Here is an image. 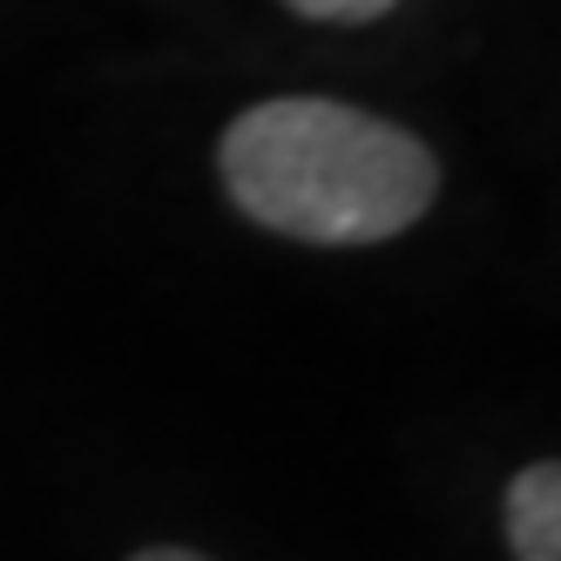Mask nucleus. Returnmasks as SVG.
<instances>
[{"label": "nucleus", "instance_id": "obj_1", "mask_svg": "<svg viewBox=\"0 0 561 561\" xmlns=\"http://www.w3.org/2000/svg\"><path fill=\"white\" fill-rule=\"evenodd\" d=\"M217 176L237 217L311 251H373L407 237L439 196V156L373 108L271 95L230 115Z\"/></svg>", "mask_w": 561, "mask_h": 561}, {"label": "nucleus", "instance_id": "obj_2", "mask_svg": "<svg viewBox=\"0 0 561 561\" xmlns=\"http://www.w3.org/2000/svg\"><path fill=\"white\" fill-rule=\"evenodd\" d=\"M507 548L514 561H561V467L554 460H528L507 480Z\"/></svg>", "mask_w": 561, "mask_h": 561}, {"label": "nucleus", "instance_id": "obj_3", "mask_svg": "<svg viewBox=\"0 0 561 561\" xmlns=\"http://www.w3.org/2000/svg\"><path fill=\"white\" fill-rule=\"evenodd\" d=\"M285 8L318 21V27H373V21H386L399 8V0H285Z\"/></svg>", "mask_w": 561, "mask_h": 561}, {"label": "nucleus", "instance_id": "obj_4", "mask_svg": "<svg viewBox=\"0 0 561 561\" xmlns=\"http://www.w3.org/2000/svg\"><path fill=\"white\" fill-rule=\"evenodd\" d=\"M129 561H210L204 548H183V541H149V548H136Z\"/></svg>", "mask_w": 561, "mask_h": 561}]
</instances>
